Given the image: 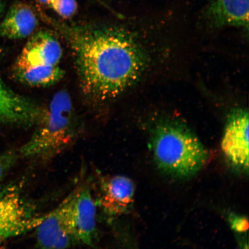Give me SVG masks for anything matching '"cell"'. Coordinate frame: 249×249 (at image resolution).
<instances>
[{
    "label": "cell",
    "instance_id": "2e32d148",
    "mask_svg": "<svg viewBox=\"0 0 249 249\" xmlns=\"http://www.w3.org/2000/svg\"><path fill=\"white\" fill-rule=\"evenodd\" d=\"M231 226L238 232H245L248 229V221L243 217L234 216L231 218Z\"/></svg>",
    "mask_w": 249,
    "mask_h": 249
},
{
    "label": "cell",
    "instance_id": "9c48e42d",
    "mask_svg": "<svg viewBox=\"0 0 249 249\" xmlns=\"http://www.w3.org/2000/svg\"><path fill=\"white\" fill-rule=\"evenodd\" d=\"M222 149L233 166L248 171L249 168V114L235 111L227 122Z\"/></svg>",
    "mask_w": 249,
    "mask_h": 249
},
{
    "label": "cell",
    "instance_id": "6da1fadb",
    "mask_svg": "<svg viewBox=\"0 0 249 249\" xmlns=\"http://www.w3.org/2000/svg\"><path fill=\"white\" fill-rule=\"evenodd\" d=\"M72 53L81 90L98 102L116 98L138 80L143 52L128 31L116 26L67 23L41 14Z\"/></svg>",
    "mask_w": 249,
    "mask_h": 249
},
{
    "label": "cell",
    "instance_id": "8992f818",
    "mask_svg": "<svg viewBox=\"0 0 249 249\" xmlns=\"http://www.w3.org/2000/svg\"><path fill=\"white\" fill-rule=\"evenodd\" d=\"M70 196L36 227L39 249H67L78 245L71 232L69 215Z\"/></svg>",
    "mask_w": 249,
    "mask_h": 249
},
{
    "label": "cell",
    "instance_id": "4fadbf2b",
    "mask_svg": "<svg viewBox=\"0 0 249 249\" xmlns=\"http://www.w3.org/2000/svg\"><path fill=\"white\" fill-rule=\"evenodd\" d=\"M16 79L24 85L33 87H48L63 79L65 71L57 66H18L14 65Z\"/></svg>",
    "mask_w": 249,
    "mask_h": 249
},
{
    "label": "cell",
    "instance_id": "5b68a950",
    "mask_svg": "<svg viewBox=\"0 0 249 249\" xmlns=\"http://www.w3.org/2000/svg\"><path fill=\"white\" fill-rule=\"evenodd\" d=\"M70 196L71 232L78 245L93 247L97 241V205L89 185L79 186Z\"/></svg>",
    "mask_w": 249,
    "mask_h": 249
},
{
    "label": "cell",
    "instance_id": "8fae6325",
    "mask_svg": "<svg viewBox=\"0 0 249 249\" xmlns=\"http://www.w3.org/2000/svg\"><path fill=\"white\" fill-rule=\"evenodd\" d=\"M249 0H211L205 12L208 23L220 28L249 29Z\"/></svg>",
    "mask_w": 249,
    "mask_h": 249
},
{
    "label": "cell",
    "instance_id": "ba28073f",
    "mask_svg": "<svg viewBox=\"0 0 249 249\" xmlns=\"http://www.w3.org/2000/svg\"><path fill=\"white\" fill-rule=\"evenodd\" d=\"M62 57V46L55 34L40 30L29 37L14 65L57 66Z\"/></svg>",
    "mask_w": 249,
    "mask_h": 249
},
{
    "label": "cell",
    "instance_id": "7a4b0ae2",
    "mask_svg": "<svg viewBox=\"0 0 249 249\" xmlns=\"http://www.w3.org/2000/svg\"><path fill=\"white\" fill-rule=\"evenodd\" d=\"M34 126L32 135L18 150L20 157L44 161L73 144L79 124L70 93L65 90L55 93Z\"/></svg>",
    "mask_w": 249,
    "mask_h": 249
},
{
    "label": "cell",
    "instance_id": "e0dca14e",
    "mask_svg": "<svg viewBox=\"0 0 249 249\" xmlns=\"http://www.w3.org/2000/svg\"><path fill=\"white\" fill-rule=\"evenodd\" d=\"M5 5L2 0H0V17L4 13Z\"/></svg>",
    "mask_w": 249,
    "mask_h": 249
},
{
    "label": "cell",
    "instance_id": "5bb4252c",
    "mask_svg": "<svg viewBox=\"0 0 249 249\" xmlns=\"http://www.w3.org/2000/svg\"><path fill=\"white\" fill-rule=\"evenodd\" d=\"M38 1L64 18L73 17L77 11L76 0H38Z\"/></svg>",
    "mask_w": 249,
    "mask_h": 249
},
{
    "label": "cell",
    "instance_id": "7c38bea8",
    "mask_svg": "<svg viewBox=\"0 0 249 249\" xmlns=\"http://www.w3.org/2000/svg\"><path fill=\"white\" fill-rule=\"evenodd\" d=\"M39 24L38 18L29 5L17 2L11 6L0 22V37L21 39L32 36Z\"/></svg>",
    "mask_w": 249,
    "mask_h": 249
},
{
    "label": "cell",
    "instance_id": "9a60e30c",
    "mask_svg": "<svg viewBox=\"0 0 249 249\" xmlns=\"http://www.w3.org/2000/svg\"><path fill=\"white\" fill-rule=\"evenodd\" d=\"M20 155L18 151L10 150L0 155V182L17 163Z\"/></svg>",
    "mask_w": 249,
    "mask_h": 249
},
{
    "label": "cell",
    "instance_id": "52a82bcc",
    "mask_svg": "<svg viewBox=\"0 0 249 249\" xmlns=\"http://www.w3.org/2000/svg\"><path fill=\"white\" fill-rule=\"evenodd\" d=\"M95 198L97 207L111 217L128 212L134 200L135 186L132 179L124 176L98 175Z\"/></svg>",
    "mask_w": 249,
    "mask_h": 249
},
{
    "label": "cell",
    "instance_id": "30bf717a",
    "mask_svg": "<svg viewBox=\"0 0 249 249\" xmlns=\"http://www.w3.org/2000/svg\"><path fill=\"white\" fill-rule=\"evenodd\" d=\"M42 108L31 99L12 91L0 78V124L34 126Z\"/></svg>",
    "mask_w": 249,
    "mask_h": 249
},
{
    "label": "cell",
    "instance_id": "277c9868",
    "mask_svg": "<svg viewBox=\"0 0 249 249\" xmlns=\"http://www.w3.org/2000/svg\"><path fill=\"white\" fill-rule=\"evenodd\" d=\"M45 216L36 213L17 186L0 191V247L8 239L35 230Z\"/></svg>",
    "mask_w": 249,
    "mask_h": 249
},
{
    "label": "cell",
    "instance_id": "3957f363",
    "mask_svg": "<svg viewBox=\"0 0 249 249\" xmlns=\"http://www.w3.org/2000/svg\"><path fill=\"white\" fill-rule=\"evenodd\" d=\"M152 147L158 167L179 178L195 175L207 163V152L200 140L189 130L175 123L157 127Z\"/></svg>",
    "mask_w": 249,
    "mask_h": 249
}]
</instances>
